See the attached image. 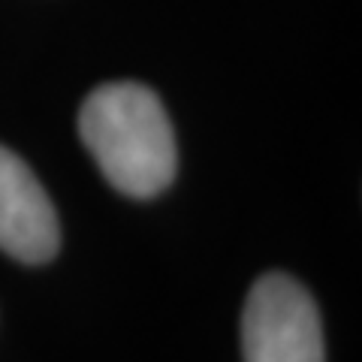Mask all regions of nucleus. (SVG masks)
Segmentation results:
<instances>
[{"mask_svg":"<svg viewBox=\"0 0 362 362\" xmlns=\"http://www.w3.org/2000/svg\"><path fill=\"white\" fill-rule=\"evenodd\" d=\"M78 136L109 185L133 199L157 197L175 178L173 124L145 85H100L78 112Z\"/></svg>","mask_w":362,"mask_h":362,"instance_id":"obj_1","label":"nucleus"},{"mask_svg":"<svg viewBox=\"0 0 362 362\" xmlns=\"http://www.w3.org/2000/svg\"><path fill=\"white\" fill-rule=\"evenodd\" d=\"M58 214L37 175L0 148V247L21 263H49L58 254Z\"/></svg>","mask_w":362,"mask_h":362,"instance_id":"obj_3","label":"nucleus"},{"mask_svg":"<svg viewBox=\"0 0 362 362\" xmlns=\"http://www.w3.org/2000/svg\"><path fill=\"white\" fill-rule=\"evenodd\" d=\"M245 362H323V329L308 290L269 272L247 293L242 314Z\"/></svg>","mask_w":362,"mask_h":362,"instance_id":"obj_2","label":"nucleus"}]
</instances>
